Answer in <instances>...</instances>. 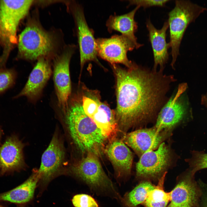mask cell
<instances>
[{"mask_svg": "<svg viewBox=\"0 0 207 207\" xmlns=\"http://www.w3.org/2000/svg\"><path fill=\"white\" fill-rule=\"evenodd\" d=\"M112 65L116 80L115 117L119 132L125 134L157 118L175 79L163 71H151L136 64L127 69Z\"/></svg>", "mask_w": 207, "mask_h": 207, "instance_id": "6da1fadb", "label": "cell"}, {"mask_svg": "<svg viewBox=\"0 0 207 207\" xmlns=\"http://www.w3.org/2000/svg\"><path fill=\"white\" fill-rule=\"evenodd\" d=\"M78 94L70 97L64 113L70 134L81 153L93 154L99 158L108 143L100 129L85 113Z\"/></svg>", "mask_w": 207, "mask_h": 207, "instance_id": "7a4b0ae2", "label": "cell"}, {"mask_svg": "<svg viewBox=\"0 0 207 207\" xmlns=\"http://www.w3.org/2000/svg\"><path fill=\"white\" fill-rule=\"evenodd\" d=\"M33 0L0 1V67H5L12 50L18 42L20 22L27 14Z\"/></svg>", "mask_w": 207, "mask_h": 207, "instance_id": "3957f363", "label": "cell"}, {"mask_svg": "<svg viewBox=\"0 0 207 207\" xmlns=\"http://www.w3.org/2000/svg\"><path fill=\"white\" fill-rule=\"evenodd\" d=\"M175 3L174 7L168 14L167 21L172 57L170 65L173 68L179 55L180 45L187 28L201 14L207 11L206 7L189 0H175Z\"/></svg>", "mask_w": 207, "mask_h": 207, "instance_id": "277c9868", "label": "cell"}, {"mask_svg": "<svg viewBox=\"0 0 207 207\" xmlns=\"http://www.w3.org/2000/svg\"><path fill=\"white\" fill-rule=\"evenodd\" d=\"M71 170L73 175L85 182L96 193L120 200V195L104 171L99 158L95 154H85L72 166Z\"/></svg>", "mask_w": 207, "mask_h": 207, "instance_id": "5b68a950", "label": "cell"}, {"mask_svg": "<svg viewBox=\"0 0 207 207\" xmlns=\"http://www.w3.org/2000/svg\"><path fill=\"white\" fill-rule=\"evenodd\" d=\"M17 58L34 60L45 57L54 51L56 45L53 35L39 24L31 21L19 35Z\"/></svg>", "mask_w": 207, "mask_h": 207, "instance_id": "8992f818", "label": "cell"}, {"mask_svg": "<svg viewBox=\"0 0 207 207\" xmlns=\"http://www.w3.org/2000/svg\"><path fill=\"white\" fill-rule=\"evenodd\" d=\"M174 157L170 147L164 142L155 150L142 155L136 164V176L143 180H158L173 163Z\"/></svg>", "mask_w": 207, "mask_h": 207, "instance_id": "52a82bcc", "label": "cell"}, {"mask_svg": "<svg viewBox=\"0 0 207 207\" xmlns=\"http://www.w3.org/2000/svg\"><path fill=\"white\" fill-rule=\"evenodd\" d=\"M95 92L82 96V107L86 114L100 129L108 142L117 138L119 132L115 111L100 101Z\"/></svg>", "mask_w": 207, "mask_h": 207, "instance_id": "ba28073f", "label": "cell"}, {"mask_svg": "<svg viewBox=\"0 0 207 207\" xmlns=\"http://www.w3.org/2000/svg\"><path fill=\"white\" fill-rule=\"evenodd\" d=\"M96 42L98 56L112 65L120 63L131 68L135 65L129 60L127 55L135 46L125 36L116 34L109 38H99Z\"/></svg>", "mask_w": 207, "mask_h": 207, "instance_id": "9c48e42d", "label": "cell"}, {"mask_svg": "<svg viewBox=\"0 0 207 207\" xmlns=\"http://www.w3.org/2000/svg\"><path fill=\"white\" fill-rule=\"evenodd\" d=\"M187 87L186 83L179 85L175 94L162 107L158 114L154 126L157 131L171 132L185 120L187 108L181 98Z\"/></svg>", "mask_w": 207, "mask_h": 207, "instance_id": "30bf717a", "label": "cell"}, {"mask_svg": "<svg viewBox=\"0 0 207 207\" xmlns=\"http://www.w3.org/2000/svg\"><path fill=\"white\" fill-rule=\"evenodd\" d=\"M75 48L74 46H69L55 58L53 64V79L58 104L63 112L71 94L69 65Z\"/></svg>", "mask_w": 207, "mask_h": 207, "instance_id": "8fae6325", "label": "cell"}, {"mask_svg": "<svg viewBox=\"0 0 207 207\" xmlns=\"http://www.w3.org/2000/svg\"><path fill=\"white\" fill-rule=\"evenodd\" d=\"M72 12L76 26L81 72L87 62H98L96 39L93 30L87 24L82 7L79 5H75Z\"/></svg>", "mask_w": 207, "mask_h": 207, "instance_id": "7c38bea8", "label": "cell"}, {"mask_svg": "<svg viewBox=\"0 0 207 207\" xmlns=\"http://www.w3.org/2000/svg\"><path fill=\"white\" fill-rule=\"evenodd\" d=\"M189 168L179 177L177 184L170 192V203L167 207H198L201 191Z\"/></svg>", "mask_w": 207, "mask_h": 207, "instance_id": "4fadbf2b", "label": "cell"}, {"mask_svg": "<svg viewBox=\"0 0 207 207\" xmlns=\"http://www.w3.org/2000/svg\"><path fill=\"white\" fill-rule=\"evenodd\" d=\"M171 133L166 131H158L154 126L126 133L122 140L140 158L147 151L157 149Z\"/></svg>", "mask_w": 207, "mask_h": 207, "instance_id": "5bb4252c", "label": "cell"}, {"mask_svg": "<svg viewBox=\"0 0 207 207\" xmlns=\"http://www.w3.org/2000/svg\"><path fill=\"white\" fill-rule=\"evenodd\" d=\"M51 74L52 70L48 60L45 57L40 58L30 73L25 86L13 99L25 96L30 101H35L41 95Z\"/></svg>", "mask_w": 207, "mask_h": 207, "instance_id": "9a60e30c", "label": "cell"}, {"mask_svg": "<svg viewBox=\"0 0 207 207\" xmlns=\"http://www.w3.org/2000/svg\"><path fill=\"white\" fill-rule=\"evenodd\" d=\"M24 145L14 135L8 137L0 147V175L11 174L24 165Z\"/></svg>", "mask_w": 207, "mask_h": 207, "instance_id": "2e32d148", "label": "cell"}, {"mask_svg": "<svg viewBox=\"0 0 207 207\" xmlns=\"http://www.w3.org/2000/svg\"><path fill=\"white\" fill-rule=\"evenodd\" d=\"M104 153L112 164L117 179H124L130 175L133 155L122 139L116 138L109 142Z\"/></svg>", "mask_w": 207, "mask_h": 207, "instance_id": "e0dca14e", "label": "cell"}, {"mask_svg": "<svg viewBox=\"0 0 207 207\" xmlns=\"http://www.w3.org/2000/svg\"><path fill=\"white\" fill-rule=\"evenodd\" d=\"M65 151L57 134L55 133L48 147L43 154L38 171L43 183L48 182L56 173L64 159Z\"/></svg>", "mask_w": 207, "mask_h": 207, "instance_id": "ac0fdd59", "label": "cell"}, {"mask_svg": "<svg viewBox=\"0 0 207 207\" xmlns=\"http://www.w3.org/2000/svg\"><path fill=\"white\" fill-rule=\"evenodd\" d=\"M146 26L153 53L154 64L153 70L157 71L159 65L160 70L163 71L169 57L168 49L170 46L166 41V32L169 27L168 22H165L162 28L157 29L149 19Z\"/></svg>", "mask_w": 207, "mask_h": 207, "instance_id": "d6986e66", "label": "cell"}, {"mask_svg": "<svg viewBox=\"0 0 207 207\" xmlns=\"http://www.w3.org/2000/svg\"><path fill=\"white\" fill-rule=\"evenodd\" d=\"M140 7L136 6L130 12L120 15L110 16L106 21V25L109 32L118 31L122 35L129 38L135 44L136 49L143 45L137 42L135 33L137 30V23L134 19L135 14Z\"/></svg>", "mask_w": 207, "mask_h": 207, "instance_id": "ffe728a7", "label": "cell"}, {"mask_svg": "<svg viewBox=\"0 0 207 207\" xmlns=\"http://www.w3.org/2000/svg\"><path fill=\"white\" fill-rule=\"evenodd\" d=\"M37 171L34 172L23 183L6 192L0 193V201L22 204L32 198L37 184L40 180Z\"/></svg>", "mask_w": 207, "mask_h": 207, "instance_id": "44dd1931", "label": "cell"}, {"mask_svg": "<svg viewBox=\"0 0 207 207\" xmlns=\"http://www.w3.org/2000/svg\"><path fill=\"white\" fill-rule=\"evenodd\" d=\"M155 186L150 181H142L121 198L120 201L122 207H138L139 205L142 204L150 191Z\"/></svg>", "mask_w": 207, "mask_h": 207, "instance_id": "7402d4cb", "label": "cell"}, {"mask_svg": "<svg viewBox=\"0 0 207 207\" xmlns=\"http://www.w3.org/2000/svg\"><path fill=\"white\" fill-rule=\"evenodd\" d=\"M164 174L159 180L158 184L151 190L143 205L145 207H167L170 202V192H166L164 188Z\"/></svg>", "mask_w": 207, "mask_h": 207, "instance_id": "603a6c76", "label": "cell"}, {"mask_svg": "<svg viewBox=\"0 0 207 207\" xmlns=\"http://www.w3.org/2000/svg\"><path fill=\"white\" fill-rule=\"evenodd\" d=\"M17 73L14 68L0 67V95L15 85Z\"/></svg>", "mask_w": 207, "mask_h": 207, "instance_id": "cb8c5ba5", "label": "cell"}, {"mask_svg": "<svg viewBox=\"0 0 207 207\" xmlns=\"http://www.w3.org/2000/svg\"><path fill=\"white\" fill-rule=\"evenodd\" d=\"M191 157L185 161L189 166V168L194 174L202 169L207 168V153L203 151L193 150L191 152Z\"/></svg>", "mask_w": 207, "mask_h": 207, "instance_id": "d4e9b609", "label": "cell"}, {"mask_svg": "<svg viewBox=\"0 0 207 207\" xmlns=\"http://www.w3.org/2000/svg\"><path fill=\"white\" fill-rule=\"evenodd\" d=\"M72 201L74 207H99L96 200L90 195L86 194L76 195Z\"/></svg>", "mask_w": 207, "mask_h": 207, "instance_id": "484cf974", "label": "cell"}, {"mask_svg": "<svg viewBox=\"0 0 207 207\" xmlns=\"http://www.w3.org/2000/svg\"><path fill=\"white\" fill-rule=\"evenodd\" d=\"M169 0H133L129 1V5H135L144 8L153 6L164 7Z\"/></svg>", "mask_w": 207, "mask_h": 207, "instance_id": "4316f807", "label": "cell"}, {"mask_svg": "<svg viewBox=\"0 0 207 207\" xmlns=\"http://www.w3.org/2000/svg\"><path fill=\"white\" fill-rule=\"evenodd\" d=\"M198 183L201 191L200 207H207V184L200 181Z\"/></svg>", "mask_w": 207, "mask_h": 207, "instance_id": "83f0119b", "label": "cell"}, {"mask_svg": "<svg viewBox=\"0 0 207 207\" xmlns=\"http://www.w3.org/2000/svg\"><path fill=\"white\" fill-rule=\"evenodd\" d=\"M201 102L202 105L207 108V93L202 96Z\"/></svg>", "mask_w": 207, "mask_h": 207, "instance_id": "f1b7e54d", "label": "cell"}, {"mask_svg": "<svg viewBox=\"0 0 207 207\" xmlns=\"http://www.w3.org/2000/svg\"><path fill=\"white\" fill-rule=\"evenodd\" d=\"M2 131L1 130V129L0 127V141L1 139V137L2 136Z\"/></svg>", "mask_w": 207, "mask_h": 207, "instance_id": "f546056e", "label": "cell"}, {"mask_svg": "<svg viewBox=\"0 0 207 207\" xmlns=\"http://www.w3.org/2000/svg\"><path fill=\"white\" fill-rule=\"evenodd\" d=\"M0 207H5L3 206H2L1 205H0Z\"/></svg>", "mask_w": 207, "mask_h": 207, "instance_id": "4dcf8cb0", "label": "cell"}, {"mask_svg": "<svg viewBox=\"0 0 207 207\" xmlns=\"http://www.w3.org/2000/svg\"><path fill=\"white\" fill-rule=\"evenodd\" d=\"M20 207H22L20 206Z\"/></svg>", "mask_w": 207, "mask_h": 207, "instance_id": "1f68e13d", "label": "cell"}]
</instances>
